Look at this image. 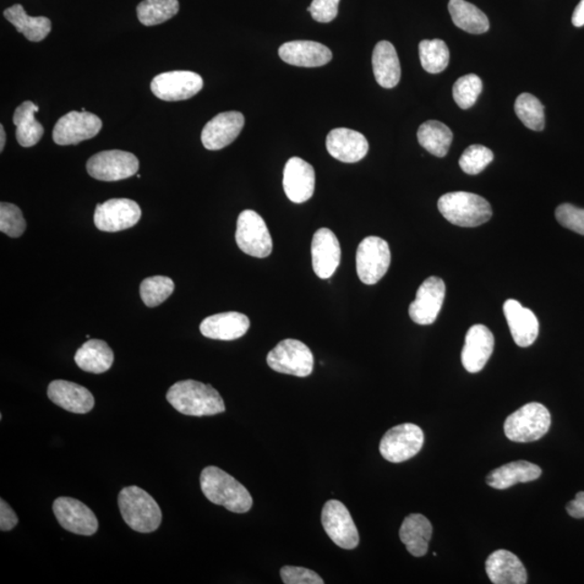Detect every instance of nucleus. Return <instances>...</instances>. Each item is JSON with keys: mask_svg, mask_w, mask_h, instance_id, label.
I'll return each instance as SVG.
<instances>
[{"mask_svg": "<svg viewBox=\"0 0 584 584\" xmlns=\"http://www.w3.org/2000/svg\"><path fill=\"white\" fill-rule=\"evenodd\" d=\"M245 117L242 113L232 111L219 114L207 123L201 142L207 150L218 151L233 144L244 128Z\"/></svg>", "mask_w": 584, "mask_h": 584, "instance_id": "obj_18", "label": "nucleus"}, {"mask_svg": "<svg viewBox=\"0 0 584 584\" xmlns=\"http://www.w3.org/2000/svg\"><path fill=\"white\" fill-rule=\"evenodd\" d=\"M326 147L336 160L354 163L362 161L367 155L369 144L358 131L336 128L327 135Z\"/></svg>", "mask_w": 584, "mask_h": 584, "instance_id": "obj_21", "label": "nucleus"}, {"mask_svg": "<svg viewBox=\"0 0 584 584\" xmlns=\"http://www.w3.org/2000/svg\"><path fill=\"white\" fill-rule=\"evenodd\" d=\"M49 400L73 413H88L95 407V398L89 390L74 382L54 380L48 386Z\"/></svg>", "mask_w": 584, "mask_h": 584, "instance_id": "obj_22", "label": "nucleus"}, {"mask_svg": "<svg viewBox=\"0 0 584 584\" xmlns=\"http://www.w3.org/2000/svg\"><path fill=\"white\" fill-rule=\"evenodd\" d=\"M420 61L430 74H439L449 67L450 53L441 40L422 41L419 45Z\"/></svg>", "mask_w": 584, "mask_h": 584, "instance_id": "obj_36", "label": "nucleus"}, {"mask_svg": "<svg viewBox=\"0 0 584 584\" xmlns=\"http://www.w3.org/2000/svg\"><path fill=\"white\" fill-rule=\"evenodd\" d=\"M38 111L40 107L35 103L25 101L14 114V124L16 125L15 136L21 146L36 145L45 133L42 125L35 118V113Z\"/></svg>", "mask_w": 584, "mask_h": 584, "instance_id": "obj_31", "label": "nucleus"}, {"mask_svg": "<svg viewBox=\"0 0 584 584\" xmlns=\"http://www.w3.org/2000/svg\"><path fill=\"white\" fill-rule=\"evenodd\" d=\"M236 243L240 250L255 258H266L272 254L273 240L266 223L254 210H245L237 220Z\"/></svg>", "mask_w": 584, "mask_h": 584, "instance_id": "obj_7", "label": "nucleus"}, {"mask_svg": "<svg viewBox=\"0 0 584 584\" xmlns=\"http://www.w3.org/2000/svg\"><path fill=\"white\" fill-rule=\"evenodd\" d=\"M555 217L561 227L584 235V209L571 204H561L556 209Z\"/></svg>", "mask_w": 584, "mask_h": 584, "instance_id": "obj_42", "label": "nucleus"}, {"mask_svg": "<svg viewBox=\"0 0 584 584\" xmlns=\"http://www.w3.org/2000/svg\"><path fill=\"white\" fill-rule=\"evenodd\" d=\"M282 580L285 584H323L324 580L315 571L304 567L285 566L281 570Z\"/></svg>", "mask_w": 584, "mask_h": 584, "instance_id": "obj_43", "label": "nucleus"}, {"mask_svg": "<svg viewBox=\"0 0 584 584\" xmlns=\"http://www.w3.org/2000/svg\"><path fill=\"white\" fill-rule=\"evenodd\" d=\"M567 513L574 518H584V491L576 495V498L569 502Z\"/></svg>", "mask_w": 584, "mask_h": 584, "instance_id": "obj_46", "label": "nucleus"}, {"mask_svg": "<svg viewBox=\"0 0 584 584\" xmlns=\"http://www.w3.org/2000/svg\"><path fill=\"white\" fill-rule=\"evenodd\" d=\"M250 320L245 314L227 312L209 316L201 321V335L209 339L232 341L239 339L249 330Z\"/></svg>", "mask_w": 584, "mask_h": 584, "instance_id": "obj_25", "label": "nucleus"}, {"mask_svg": "<svg viewBox=\"0 0 584 584\" xmlns=\"http://www.w3.org/2000/svg\"><path fill=\"white\" fill-rule=\"evenodd\" d=\"M178 0H144L136 7L142 24L154 26L173 18L179 13Z\"/></svg>", "mask_w": 584, "mask_h": 584, "instance_id": "obj_35", "label": "nucleus"}, {"mask_svg": "<svg viewBox=\"0 0 584 584\" xmlns=\"http://www.w3.org/2000/svg\"><path fill=\"white\" fill-rule=\"evenodd\" d=\"M432 533V524L427 517L422 514H411L402 524L400 538L409 553L422 558L428 553Z\"/></svg>", "mask_w": 584, "mask_h": 584, "instance_id": "obj_29", "label": "nucleus"}, {"mask_svg": "<svg viewBox=\"0 0 584 584\" xmlns=\"http://www.w3.org/2000/svg\"><path fill=\"white\" fill-rule=\"evenodd\" d=\"M375 79L384 88H394L401 80V63L394 46L382 41L376 43L373 53Z\"/></svg>", "mask_w": 584, "mask_h": 584, "instance_id": "obj_27", "label": "nucleus"}, {"mask_svg": "<svg viewBox=\"0 0 584 584\" xmlns=\"http://www.w3.org/2000/svg\"><path fill=\"white\" fill-rule=\"evenodd\" d=\"M446 294L441 278L431 276L419 287L416 299L409 307V316L418 325L433 324L443 307Z\"/></svg>", "mask_w": 584, "mask_h": 584, "instance_id": "obj_16", "label": "nucleus"}, {"mask_svg": "<svg viewBox=\"0 0 584 584\" xmlns=\"http://www.w3.org/2000/svg\"><path fill=\"white\" fill-rule=\"evenodd\" d=\"M551 427V414L542 403H529L510 414L505 422L506 438L516 443L542 439Z\"/></svg>", "mask_w": 584, "mask_h": 584, "instance_id": "obj_5", "label": "nucleus"}, {"mask_svg": "<svg viewBox=\"0 0 584 584\" xmlns=\"http://www.w3.org/2000/svg\"><path fill=\"white\" fill-rule=\"evenodd\" d=\"M53 513L65 531L92 536L99 528L95 513L78 499L60 496L53 502Z\"/></svg>", "mask_w": 584, "mask_h": 584, "instance_id": "obj_15", "label": "nucleus"}, {"mask_svg": "<svg viewBox=\"0 0 584 584\" xmlns=\"http://www.w3.org/2000/svg\"><path fill=\"white\" fill-rule=\"evenodd\" d=\"M19 518L4 499L0 500V531L10 532L18 525Z\"/></svg>", "mask_w": 584, "mask_h": 584, "instance_id": "obj_45", "label": "nucleus"}, {"mask_svg": "<svg viewBox=\"0 0 584 584\" xmlns=\"http://www.w3.org/2000/svg\"><path fill=\"white\" fill-rule=\"evenodd\" d=\"M166 397L168 403L185 416H215L226 412L219 392L199 381H179L168 390Z\"/></svg>", "mask_w": 584, "mask_h": 584, "instance_id": "obj_1", "label": "nucleus"}, {"mask_svg": "<svg viewBox=\"0 0 584 584\" xmlns=\"http://www.w3.org/2000/svg\"><path fill=\"white\" fill-rule=\"evenodd\" d=\"M26 221L19 207L14 204L0 205V231L9 237L18 238L23 235Z\"/></svg>", "mask_w": 584, "mask_h": 584, "instance_id": "obj_41", "label": "nucleus"}, {"mask_svg": "<svg viewBox=\"0 0 584 584\" xmlns=\"http://www.w3.org/2000/svg\"><path fill=\"white\" fill-rule=\"evenodd\" d=\"M75 363L86 373H107L114 363V352L106 341L90 339L76 352Z\"/></svg>", "mask_w": 584, "mask_h": 584, "instance_id": "obj_30", "label": "nucleus"}, {"mask_svg": "<svg viewBox=\"0 0 584 584\" xmlns=\"http://www.w3.org/2000/svg\"><path fill=\"white\" fill-rule=\"evenodd\" d=\"M449 10L455 25L469 34H483L489 30L487 15L466 0H450Z\"/></svg>", "mask_w": 584, "mask_h": 584, "instance_id": "obj_33", "label": "nucleus"}, {"mask_svg": "<svg viewBox=\"0 0 584 584\" xmlns=\"http://www.w3.org/2000/svg\"><path fill=\"white\" fill-rule=\"evenodd\" d=\"M283 62L300 68H320L329 63L332 52L323 43L294 41L283 43L278 51Z\"/></svg>", "mask_w": 584, "mask_h": 584, "instance_id": "obj_23", "label": "nucleus"}, {"mask_svg": "<svg viewBox=\"0 0 584 584\" xmlns=\"http://www.w3.org/2000/svg\"><path fill=\"white\" fill-rule=\"evenodd\" d=\"M504 313L513 340L518 347H531L539 335V321L533 311L524 308L516 300L509 299L504 304Z\"/></svg>", "mask_w": 584, "mask_h": 584, "instance_id": "obj_24", "label": "nucleus"}, {"mask_svg": "<svg viewBox=\"0 0 584 584\" xmlns=\"http://www.w3.org/2000/svg\"><path fill=\"white\" fill-rule=\"evenodd\" d=\"M312 264L315 274L329 280L335 274L341 261V247L334 232L329 228L316 231L312 240Z\"/></svg>", "mask_w": 584, "mask_h": 584, "instance_id": "obj_19", "label": "nucleus"}, {"mask_svg": "<svg viewBox=\"0 0 584 584\" xmlns=\"http://www.w3.org/2000/svg\"><path fill=\"white\" fill-rule=\"evenodd\" d=\"M5 18L15 26L30 42H42L51 31V21L46 16L27 15L22 5H14L5 10Z\"/></svg>", "mask_w": 584, "mask_h": 584, "instance_id": "obj_32", "label": "nucleus"}, {"mask_svg": "<svg viewBox=\"0 0 584 584\" xmlns=\"http://www.w3.org/2000/svg\"><path fill=\"white\" fill-rule=\"evenodd\" d=\"M424 443L422 428L413 423L397 425L387 431L380 443V452L385 460L401 463L419 454Z\"/></svg>", "mask_w": 584, "mask_h": 584, "instance_id": "obj_8", "label": "nucleus"}, {"mask_svg": "<svg viewBox=\"0 0 584 584\" xmlns=\"http://www.w3.org/2000/svg\"><path fill=\"white\" fill-rule=\"evenodd\" d=\"M495 338L487 327L474 325L466 335L461 360L468 373L477 374L483 370L494 352Z\"/></svg>", "mask_w": 584, "mask_h": 584, "instance_id": "obj_20", "label": "nucleus"}, {"mask_svg": "<svg viewBox=\"0 0 584 584\" xmlns=\"http://www.w3.org/2000/svg\"><path fill=\"white\" fill-rule=\"evenodd\" d=\"M493 161V151L484 145L475 144L468 146L463 152L459 165L462 171L469 174V176H475V174L484 171V169Z\"/></svg>", "mask_w": 584, "mask_h": 584, "instance_id": "obj_40", "label": "nucleus"}, {"mask_svg": "<svg viewBox=\"0 0 584 584\" xmlns=\"http://www.w3.org/2000/svg\"><path fill=\"white\" fill-rule=\"evenodd\" d=\"M267 365L276 373L304 378L312 374L314 357L309 347L303 342L286 339L278 343L267 355Z\"/></svg>", "mask_w": 584, "mask_h": 584, "instance_id": "obj_6", "label": "nucleus"}, {"mask_svg": "<svg viewBox=\"0 0 584 584\" xmlns=\"http://www.w3.org/2000/svg\"><path fill=\"white\" fill-rule=\"evenodd\" d=\"M201 76L190 70H173L157 75L152 80L151 89L162 101L188 100L203 89Z\"/></svg>", "mask_w": 584, "mask_h": 584, "instance_id": "obj_12", "label": "nucleus"}, {"mask_svg": "<svg viewBox=\"0 0 584 584\" xmlns=\"http://www.w3.org/2000/svg\"><path fill=\"white\" fill-rule=\"evenodd\" d=\"M340 0H313L308 8L309 13L320 23H329L338 15Z\"/></svg>", "mask_w": 584, "mask_h": 584, "instance_id": "obj_44", "label": "nucleus"}, {"mask_svg": "<svg viewBox=\"0 0 584 584\" xmlns=\"http://www.w3.org/2000/svg\"><path fill=\"white\" fill-rule=\"evenodd\" d=\"M542 468L528 461H514L494 469L486 478L490 487L507 489L518 483H529L542 477Z\"/></svg>", "mask_w": 584, "mask_h": 584, "instance_id": "obj_28", "label": "nucleus"}, {"mask_svg": "<svg viewBox=\"0 0 584 584\" xmlns=\"http://www.w3.org/2000/svg\"><path fill=\"white\" fill-rule=\"evenodd\" d=\"M283 190L294 204H303L312 199L315 190V171L300 157H292L283 169Z\"/></svg>", "mask_w": 584, "mask_h": 584, "instance_id": "obj_17", "label": "nucleus"}, {"mask_svg": "<svg viewBox=\"0 0 584 584\" xmlns=\"http://www.w3.org/2000/svg\"><path fill=\"white\" fill-rule=\"evenodd\" d=\"M173 291L174 283L167 276L147 277L140 286L142 301L149 308H155L165 302Z\"/></svg>", "mask_w": 584, "mask_h": 584, "instance_id": "obj_38", "label": "nucleus"}, {"mask_svg": "<svg viewBox=\"0 0 584 584\" xmlns=\"http://www.w3.org/2000/svg\"><path fill=\"white\" fill-rule=\"evenodd\" d=\"M572 24L576 27L584 25V0L578 4L574 14H572Z\"/></svg>", "mask_w": 584, "mask_h": 584, "instance_id": "obj_47", "label": "nucleus"}, {"mask_svg": "<svg viewBox=\"0 0 584 584\" xmlns=\"http://www.w3.org/2000/svg\"><path fill=\"white\" fill-rule=\"evenodd\" d=\"M391 264L389 244L376 236L366 237L357 253V270L359 280L366 285H375L386 274Z\"/></svg>", "mask_w": 584, "mask_h": 584, "instance_id": "obj_9", "label": "nucleus"}, {"mask_svg": "<svg viewBox=\"0 0 584 584\" xmlns=\"http://www.w3.org/2000/svg\"><path fill=\"white\" fill-rule=\"evenodd\" d=\"M321 523L329 537L338 547L353 550L359 543V533L350 511L338 500L327 501L321 512Z\"/></svg>", "mask_w": 584, "mask_h": 584, "instance_id": "obj_11", "label": "nucleus"}, {"mask_svg": "<svg viewBox=\"0 0 584 584\" xmlns=\"http://www.w3.org/2000/svg\"><path fill=\"white\" fill-rule=\"evenodd\" d=\"M483 81L477 75L468 74L458 79L452 88V96L458 107L462 110H468L477 101L482 94Z\"/></svg>", "mask_w": 584, "mask_h": 584, "instance_id": "obj_39", "label": "nucleus"}, {"mask_svg": "<svg viewBox=\"0 0 584 584\" xmlns=\"http://www.w3.org/2000/svg\"><path fill=\"white\" fill-rule=\"evenodd\" d=\"M142 211L135 201L113 199L97 206L95 225L102 232H120L133 227L141 219Z\"/></svg>", "mask_w": 584, "mask_h": 584, "instance_id": "obj_13", "label": "nucleus"}, {"mask_svg": "<svg viewBox=\"0 0 584 584\" xmlns=\"http://www.w3.org/2000/svg\"><path fill=\"white\" fill-rule=\"evenodd\" d=\"M5 144V133L4 125H0V151L2 152L4 151Z\"/></svg>", "mask_w": 584, "mask_h": 584, "instance_id": "obj_48", "label": "nucleus"}, {"mask_svg": "<svg viewBox=\"0 0 584 584\" xmlns=\"http://www.w3.org/2000/svg\"><path fill=\"white\" fill-rule=\"evenodd\" d=\"M438 206L447 221L461 227L482 226L493 217L488 201L473 193H447L439 199Z\"/></svg>", "mask_w": 584, "mask_h": 584, "instance_id": "obj_4", "label": "nucleus"}, {"mask_svg": "<svg viewBox=\"0 0 584 584\" xmlns=\"http://www.w3.org/2000/svg\"><path fill=\"white\" fill-rule=\"evenodd\" d=\"M118 506L123 520L134 532L150 533L162 524V510L157 502L138 486H129L120 491Z\"/></svg>", "mask_w": 584, "mask_h": 584, "instance_id": "obj_3", "label": "nucleus"}, {"mask_svg": "<svg viewBox=\"0 0 584 584\" xmlns=\"http://www.w3.org/2000/svg\"><path fill=\"white\" fill-rule=\"evenodd\" d=\"M102 129L100 117L88 112H70L58 120L53 129V141L58 145H76L95 138Z\"/></svg>", "mask_w": 584, "mask_h": 584, "instance_id": "obj_14", "label": "nucleus"}, {"mask_svg": "<svg viewBox=\"0 0 584 584\" xmlns=\"http://www.w3.org/2000/svg\"><path fill=\"white\" fill-rule=\"evenodd\" d=\"M514 110L518 118L527 128L542 131L545 125L544 107L536 97L522 94L517 97Z\"/></svg>", "mask_w": 584, "mask_h": 584, "instance_id": "obj_37", "label": "nucleus"}, {"mask_svg": "<svg viewBox=\"0 0 584 584\" xmlns=\"http://www.w3.org/2000/svg\"><path fill=\"white\" fill-rule=\"evenodd\" d=\"M201 491L212 504L225 506L233 513H247L253 507V496L245 486L220 468L207 467L200 474Z\"/></svg>", "mask_w": 584, "mask_h": 584, "instance_id": "obj_2", "label": "nucleus"}, {"mask_svg": "<svg viewBox=\"0 0 584 584\" xmlns=\"http://www.w3.org/2000/svg\"><path fill=\"white\" fill-rule=\"evenodd\" d=\"M139 171V160L129 152L103 151L87 162V171L100 181L114 182L134 176Z\"/></svg>", "mask_w": 584, "mask_h": 584, "instance_id": "obj_10", "label": "nucleus"}, {"mask_svg": "<svg viewBox=\"0 0 584 584\" xmlns=\"http://www.w3.org/2000/svg\"><path fill=\"white\" fill-rule=\"evenodd\" d=\"M452 139L451 130L438 120L425 122L418 130V141L423 149L436 157H445L450 151Z\"/></svg>", "mask_w": 584, "mask_h": 584, "instance_id": "obj_34", "label": "nucleus"}, {"mask_svg": "<svg viewBox=\"0 0 584 584\" xmlns=\"http://www.w3.org/2000/svg\"><path fill=\"white\" fill-rule=\"evenodd\" d=\"M486 572L495 584H525L527 570L515 554L506 550L491 553L486 561Z\"/></svg>", "mask_w": 584, "mask_h": 584, "instance_id": "obj_26", "label": "nucleus"}]
</instances>
